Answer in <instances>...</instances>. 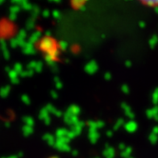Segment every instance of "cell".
I'll return each mask as SVG.
<instances>
[{"instance_id":"6da1fadb","label":"cell","mask_w":158,"mask_h":158,"mask_svg":"<svg viewBox=\"0 0 158 158\" xmlns=\"http://www.w3.org/2000/svg\"><path fill=\"white\" fill-rule=\"evenodd\" d=\"M40 49L42 51L48 52L53 48V40L51 37H43L40 40Z\"/></svg>"},{"instance_id":"7a4b0ae2","label":"cell","mask_w":158,"mask_h":158,"mask_svg":"<svg viewBox=\"0 0 158 158\" xmlns=\"http://www.w3.org/2000/svg\"><path fill=\"white\" fill-rule=\"evenodd\" d=\"M98 69V66L94 61H89L88 64H86L85 66V71L89 73V74H93Z\"/></svg>"},{"instance_id":"3957f363","label":"cell","mask_w":158,"mask_h":158,"mask_svg":"<svg viewBox=\"0 0 158 158\" xmlns=\"http://www.w3.org/2000/svg\"><path fill=\"white\" fill-rule=\"evenodd\" d=\"M22 48H23V52L26 54H33V53H35V44L30 43V42H26L25 45Z\"/></svg>"},{"instance_id":"277c9868","label":"cell","mask_w":158,"mask_h":158,"mask_svg":"<svg viewBox=\"0 0 158 158\" xmlns=\"http://www.w3.org/2000/svg\"><path fill=\"white\" fill-rule=\"evenodd\" d=\"M67 111L71 114L72 115H74V116H78L79 114H80V108L77 107V106H71L69 109L67 110Z\"/></svg>"},{"instance_id":"5b68a950","label":"cell","mask_w":158,"mask_h":158,"mask_svg":"<svg viewBox=\"0 0 158 158\" xmlns=\"http://www.w3.org/2000/svg\"><path fill=\"white\" fill-rule=\"evenodd\" d=\"M9 76H10V80H12L13 83H18V81H19V79H18L19 74H18L14 69H13L12 71H10V72H9Z\"/></svg>"},{"instance_id":"8992f818","label":"cell","mask_w":158,"mask_h":158,"mask_svg":"<svg viewBox=\"0 0 158 158\" xmlns=\"http://www.w3.org/2000/svg\"><path fill=\"white\" fill-rule=\"evenodd\" d=\"M44 140H46V142L49 145H51V146H54L55 145V142H56V140L54 139V137L52 136V134H50V133L44 135Z\"/></svg>"},{"instance_id":"52a82bcc","label":"cell","mask_w":158,"mask_h":158,"mask_svg":"<svg viewBox=\"0 0 158 158\" xmlns=\"http://www.w3.org/2000/svg\"><path fill=\"white\" fill-rule=\"evenodd\" d=\"M40 36H41V32H40V31H35V32H33L32 35H31V37H30L29 42H30V43H32V44H35L39 38H41Z\"/></svg>"},{"instance_id":"ba28073f","label":"cell","mask_w":158,"mask_h":158,"mask_svg":"<svg viewBox=\"0 0 158 158\" xmlns=\"http://www.w3.org/2000/svg\"><path fill=\"white\" fill-rule=\"evenodd\" d=\"M10 88L9 86L1 88V89H0V96L3 97V98L7 97L10 94Z\"/></svg>"},{"instance_id":"9c48e42d","label":"cell","mask_w":158,"mask_h":158,"mask_svg":"<svg viewBox=\"0 0 158 158\" xmlns=\"http://www.w3.org/2000/svg\"><path fill=\"white\" fill-rule=\"evenodd\" d=\"M22 132L25 135V136H30V135L33 132V128L30 127V126H24L23 129H22Z\"/></svg>"},{"instance_id":"30bf717a","label":"cell","mask_w":158,"mask_h":158,"mask_svg":"<svg viewBox=\"0 0 158 158\" xmlns=\"http://www.w3.org/2000/svg\"><path fill=\"white\" fill-rule=\"evenodd\" d=\"M23 121L25 123V125L26 126H30V127H32L33 126V124H35V120L32 119V117L31 116H26L23 118Z\"/></svg>"},{"instance_id":"8fae6325","label":"cell","mask_w":158,"mask_h":158,"mask_svg":"<svg viewBox=\"0 0 158 158\" xmlns=\"http://www.w3.org/2000/svg\"><path fill=\"white\" fill-rule=\"evenodd\" d=\"M99 135L95 132V131H89V141H92L93 143H94L99 137Z\"/></svg>"},{"instance_id":"7c38bea8","label":"cell","mask_w":158,"mask_h":158,"mask_svg":"<svg viewBox=\"0 0 158 158\" xmlns=\"http://www.w3.org/2000/svg\"><path fill=\"white\" fill-rule=\"evenodd\" d=\"M144 5L146 6H148V7H152V8H156L158 7V1H145L143 2Z\"/></svg>"},{"instance_id":"4fadbf2b","label":"cell","mask_w":158,"mask_h":158,"mask_svg":"<svg viewBox=\"0 0 158 158\" xmlns=\"http://www.w3.org/2000/svg\"><path fill=\"white\" fill-rule=\"evenodd\" d=\"M14 70H15L18 74H21L22 73H23V67H22V65H21V64L17 63V64H15V65Z\"/></svg>"},{"instance_id":"5bb4252c","label":"cell","mask_w":158,"mask_h":158,"mask_svg":"<svg viewBox=\"0 0 158 158\" xmlns=\"http://www.w3.org/2000/svg\"><path fill=\"white\" fill-rule=\"evenodd\" d=\"M21 100H22V102H24L25 104L29 105L31 103V100H30V97L28 95H22L21 96Z\"/></svg>"},{"instance_id":"9a60e30c","label":"cell","mask_w":158,"mask_h":158,"mask_svg":"<svg viewBox=\"0 0 158 158\" xmlns=\"http://www.w3.org/2000/svg\"><path fill=\"white\" fill-rule=\"evenodd\" d=\"M41 69H42V63H40V62H36V64H35V71H36V72H40V71H41Z\"/></svg>"},{"instance_id":"2e32d148","label":"cell","mask_w":158,"mask_h":158,"mask_svg":"<svg viewBox=\"0 0 158 158\" xmlns=\"http://www.w3.org/2000/svg\"><path fill=\"white\" fill-rule=\"evenodd\" d=\"M54 82H55V85H56V87H57V88H61L62 87V83H61V81L59 80V79L55 78L54 79Z\"/></svg>"},{"instance_id":"e0dca14e","label":"cell","mask_w":158,"mask_h":158,"mask_svg":"<svg viewBox=\"0 0 158 158\" xmlns=\"http://www.w3.org/2000/svg\"><path fill=\"white\" fill-rule=\"evenodd\" d=\"M52 15H53V16H54L55 18H57V17H59V15H60L59 12H57V10H55V12H53V13H52Z\"/></svg>"},{"instance_id":"ac0fdd59","label":"cell","mask_w":158,"mask_h":158,"mask_svg":"<svg viewBox=\"0 0 158 158\" xmlns=\"http://www.w3.org/2000/svg\"><path fill=\"white\" fill-rule=\"evenodd\" d=\"M43 15H44V16H46V17H47V16H49V15H49V12H48V10H46V12H44V13H43Z\"/></svg>"}]
</instances>
